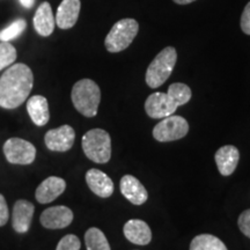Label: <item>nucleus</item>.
Listing matches in <instances>:
<instances>
[{"instance_id": "f257e3e1", "label": "nucleus", "mask_w": 250, "mask_h": 250, "mask_svg": "<svg viewBox=\"0 0 250 250\" xmlns=\"http://www.w3.org/2000/svg\"><path fill=\"white\" fill-rule=\"evenodd\" d=\"M34 76L30 67L19 62L12 65L0 77V107L15 109L28 99L33 89Z\"/></svg>"}, {"instance_id": "f03ea898", "label": "nucleus", "mask_w": 250, "mask_h": 250, "mask_svg": "<svg viewBox=\"0 0 250 250\" xmlns=\"http://www.w3.org/2000/svg\"><path fill=\"white\" fill-rule=\"evenodd\" d=\"M71 99L74 108L86 117H94L98 114L101 90L95 81L83 79L74 83Z\"/></svg>"}, {"instance_id": "7ed1b4c3", "label": "nucleus", "mask_w": 250, "mask_h": 250, "mask_svg": "<svg viewBox=\"0 0 250 250\" xmlns=\"http://www.w3.org/2000/svg\"><path fill=\"white\" fill-rule=\"evenodd\" d=\"M177 62V51L173 46H167L155 56L146 71V83L151 88H158L170 77Z\"/></svg>"}, {"instance_id": "20e7f679", "label": "nucleus", "mask_w": 250, "mask_h": 250, "mask_svg": "<svg viewBox=\"0 0 250 250\" xmlns=\"http://www.w3.org/2000/svg\"><path fill=\"white\" fill-rule=\"evenodd\" d=\"M83 149L89 160L96 164H107L111 158V138L107 131L93 129L83 137Z\"/></svg>"}, {"instance_id": "39448f33", "label": "nucleus", "mask_w": 250, "mask_h": 250, "mask_svg": "<svg viewBox=\"0 0 250 250\" xmlns=\"http://www.w3.org/2000/svg\"><path fill=\"white\" fill-rule=\"evenodd\" d=\"M139 30V23L134 19H122L112 26L104 40L105 49L116 54L127 49Z\"/></svg>"}, {"instance_id": "423d86ee", "label": "nucleus", "mask_w": 250, "mask_h": 250, "mask_svg": "<svg viewBox=\"0 0 250 250\" xmlns=\"http://www.w3.org/2000/svg\"><path fill=\"white\" fill-rule=\"evenodd\" d=\"M189 132V124L182 116H170L162 118L153 129V137L160 143L174 142L182 139Z\"/></svg>"}, {"instance_id": "0eeeda50", "label": "nucleus", "mask_w": 250, "mask_h": 250, "mask_svg": "<svg viewBox=\"0 0 250 250\" xmlns=\"http://www.w3.org/2000/svg\"><path fill=\"white\" fill-rule=\"evenodd\" d=\"M2 149L9 164L30 165L36 158L35 146L21 138L8 139Z\"/></svg>"}, {"instance_id": "6e6552de", "label": "nucleus", "mask_w": 250, "mask_h": 250, "mask_svg": "<svg viewBox=\"0 0 250 250\" xmlns=\"http://www.w3.org/2000/svg\"><path fill=\"white\" fill-rule=\"evenodd\" d=\"M179 108L167 93L156 92L148 96L145 102V111L151 118L162 120L173 115Z\"/></svg>"}, {"instance_id": "1a4fd4ad", "label": "nucleus", "mask_w": 250, "mask_h": 250, "mask_svg": "<svg viewBox=\"0 0 250 250\" xmlns=\"http://www.w3.org/2000/svg\"><path fill=\"white\" fill-rule=\"evenodd\" d=\"M74 140H76V132L70 125H62L57 129L49 130L44 137L46 147L54 152L68 151L73 146Z\"/></svg>"}, {"instance_id": "9d476101", "label": "nucleus", "mask_w": 250, "mask_h": 250, "mask_svg": "<svg viewBox=\"0 0 250 250\" xmlns=\"http://www.w3.org/2000/svg\"><path fill=\"white\" fill-rule=\"evenodd\" d=\"M40 221L48 229H62L70 226L73 221V212L64 205L52 206L42 212Z\"/></svg>"}, {"instance_id": "9b49d317", "label": "nucleus", "mask_w": 250, "mask_h": 250, "mask_svg": "<svg viewBox=\"0 0 250 250\" xmlns=\"http://www.w3.org/2000/svg\"><path fill=\"white\" fill-rule=\"evenodd\" d=\"M35 206L26 199H19L14 204L12 214V226L17 233L23 234L29 230Z\"/></svg>"}, {"instance_id": "f8f14e48", "label": "nucleus", "mask_w": 250, "mask_h": 250, "mask_svg": "<svg viewBox=\"0 0 250 250\" xmlns=\"http://www.w3.org/2000/svg\"><path fill=\"white\" fill-rule=\"evenodd\" d=\"M66 189V182L62 177L50 176L37 187L35 196L41 204H49L58 198Z\"/></svg>"}, {"instance_id": "ddd939ff", "label": "nucleus", "mask_w": 250, "mask_h": 250, "mask_svg": "<svg viewBox=\"0 0 250 250\" xmlns=\"http://www.w3.org/2000/svg\"><path fill=\"white\" fill-rule=\"evenodd\" d=\"M120 188L122 195L133 205H143L147 201V190L140 183V181L132 175H125L122 177Z\"/></svg>"}, {"instance_id": "4468645a", "label": "nucleus", "mask_w": 250, "mask_h": 250, "mask_svg": "<svg viewBox=\"0 0 250 250\" xmlns=\"http://www.w3.org/2000/svg\"><path fill=\"white\" fill-rule=\"evenodd\" d=\"M86 182L89 189L101 198H108L114 193V183L107 174L92 168L86 173Z\"/></svg>"}, {"instance_id": "2eb2a0df", "label": "nucleus", "mask_w": 250, "mask_h": 250, "mask_svg": "<svg viewBox=\"0 0 250 250\" xmlns=\"http://www.w3.org/2000/svg\"><path fill=\"white\" fill-rule=\"evenodd\" d=\"M215 164L223 176H229L235 171L240 160V152L235 146H223L215 152Z\"/></svg>"}, {"instance_id": "dca6fc26", "label": "nucleus", "mask_w": 250, "mask_h": 250, "mask_svg": "<svg viewBox=\"0 0 250 250\" xmlns=\"http://www.w3.org/2000/svg\"><path fill=\"white\" fill-rule=\"evenodd\" d=\"M81 8L80 0H62L56 14V24L61 29H70L77 23Z\"/></svg>"}, {"instance_id": "f3484780", "label": "nucleus", "mask_w": 250, "mask_h": 250, "mask_svg": "<svg viewBox=\"0 0 250 250\" xmlns=\"http://www.w3.org/2000/svg\"><path fill=\"white\" fill-rule=\"evenodd\" d=\"M124 235L130 242L138 246H146L152 241L151 228L145 221L131 219L124 225Z\"/></svg>"}, {"instance_id": "a211bd4d", "label": "nucleus", "mask_w": 250, "mask_h": 250, "mask_svg": "<svg viewBox=\"0 0 250 250\" xmlns=\"http://www.w3.org/2000/svg\"><path fill=\"white\" fill-rule=\"evenodd\" d=\"M56 20L52 13L51 5L49 2H42L37 8L35 17H34V28L37 34L43 37H48L54 33Z\"/></svg>"}, {"instance_id": "6ab92c4d", "label": "nucleus", "mask_w": 250, "mask_h": 250, "mask_svg": "<svg viewBox=\"0 0 250 250\" xmlns=\"http://www.w3.org/2000/svg\"><path fill=\"white\" fill-rule=\"evenodd\" d=\"M27 111L37 126H43L50 120L48 100L42 95H34L28 100Z\"/></svg>"}, {"instance_id": "aec40b11", "label": "nucleus", "mask_w": 250, "mask_h": 250, "mask_svg": "<svg viewBox=\"0 0 250 250\" xmlns=\"http://www.w3.org/2000/svg\"><path fill=\"white\" fill-rule=\"evenodd\" d=\"M190 250H228L220 239L211 234H201L193 237Z\"/></svg>"}, {"instance_id": "412c9836", "label": "nucleus", "mask_w": 250, "mask_h": 250, "mask_svg": "<svg viewBox=\"0 0 250 250\" xmlns=\"http://www.w3.org/2000/svg\"><path fill=\"white\" fill-rule=\"evenodd\" d=\"M87 250H111L107 237L101 229L92 227L85 234Z\"/></svg>"}, {"instance_id": "4be33fe9", "label": "nucleus", "mask_w": 250, "mask_h": 250, "mask_svg": "<svg viewBox=\"0 0 250 250\" xmlns=\"http://www.w3.org/2000/svg\"><path fill=\"white\" fill-rule=\"evenodd\" d=\"M167 94L170 96V99L176 103L177 107L187 104V103L190 101L192 95L190 87L182 83H171V85L168 87Z\"/></svg>"}, {"instance_id": "5701e85b", "label": "nucleus", "mask_w": 250, "mask_h": 250, "mask_svg": "<svg viewBox=\"0 0 250 250\" xmlns=\"http://www.w3.org/2000/svg\"><path fill=\"white\" fill-rule=\"evenodd\" d=\"M26 21L23 19H19V20L14 21L13 23L9 24L7 28H5L4 30L0 31V40L2 42H9V41L17 39L18 36H20L22 34V31L26 29Z\"/></svg>"}, {"instance_id": "b1692460", "label": "nucleus", "mask_w": 250, "mask_h": 250, "mask_svg": "<svg viewBox=\"0 0 250 250\" xmlns=\"http://www.w3.org/2000/svg\"><path fill=\"white\" fill-rule=\"evenodd\" d=\"M17 59V50L9 42L0 43V71L11 66Z\"/></svg>"}, {"instance_id": "393cba45", "label": "nucleus", "mask_w": 250, "mask_h": 250, "mask_svg": "<svg viewBox=\"0 0 250 250\" xmlns=\"http://www.w3.org/2000/svg\"><path fill=\"white\" fill-rule=\"evenodd\" d=\"M80 247L81 243L79 237L73 234H68L58 242L56 250H80Z\"/></svg>"}, {"instance_id": "a878e982", "label": "nucleus", "mask_w": 250, "mask_h": 250, "mask_svg": "<svg viewBox=\"0 0 250 250\" xmlns=\"http://www.w3.org/2000/svg\"><path fill=\"white\" fill-rule=\"evenodd\" d=\"M237 225H239L240 230L245 234L247 237L250 239V208L249 210L243 211L240 214L239 220H237Z\"/></svg>"}, {"instance_id": "bb28decb", "label": "nucleus", "mask_w": 250, "mask_h": 250, "mask_svg": "<svg viewBox=\"0 0 250 250\" xmlns=\"http://www.w3.org/2000/svg\"><path fill=\"white\" fill-rule=\"evenodd\" d=\"M241 29L247 35H250V1L247 4L241 15Z\"/></svg>"}, {"instance_id": "cd10ccee", "label": "nucleus", "mask_w": 250, "mask_h": 250, "mask_svg": "<svg viewBox=\"0 0 250 250\" xmlns=\"http://www.w3.org/2000/svg\"><path fill=\"white\" fill-rule=\"evenodd\" d=\"M8 208L7 203H6L5 197L0 193V227L5 226L8 221Z\"/></svg>"}, {"instance_id": "c85d7f7f", "label": "nucleus", "mask_w": 250, "mask_h": 250, "mask_svg": "<svg viewBox=\"0 0 250 250\" xmlns=\"http://www.w3.org/2000/svg\"><path fill=\"white\" fill-rule=\"evenodd\" d=\"M20 2L23 7L31 8L34 6V4H35V0H20Z\"/></svg>"}, {"instance_id": "c756f323", "label": "nucleus", "mask_w": 250, "mask_h": 250, "mask_svg": "<svg viewBox=\"0 0 250 250\" xmlns=\"http://www.w3.org/2000/svg\"><path fill=\"white\" fill-rule=\"evenodd\" d=\"M173 1L179 5H188V4H191L193 1H196V0H173Z\"/></svg>"}]
</instances>
